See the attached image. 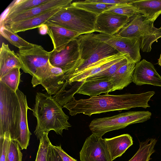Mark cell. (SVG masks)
Masks as SVG:
<instances>
[{
  "instance_id": "cell-16",
  "label": "cell",
  "mask_w": 161,
  "mask_h": 161,
  "mask_svg": "<svg viewBox=\"0 0 161 161\" xmlns=\"http://www.w3.org/2000/svg\"><path fill=\"white\" fill-rule=\"evenodd\" d=\"M16 92L19 103L21 113L19 129L14 140L18 143L21 150L26 149L29 145L31 135L28 127L27 111L32 109L28 106L26 95L19 89Z\"/></svg>"
},
{
  "instance_id": "cell-31",
  "label": "cell",
  "mask_w": 161,
  "mask_h": 161,
  "mask_svg": "<svg viewBox=\"0 0 161 161\" xmlns=\"http://www.w3.org/2000/svg\"><path fill=\"white\" fill-rule=\"evenodd\" d=\"M106 11L125 16L129 18L139 13L136 8L130 3L116 5Z\"/></svg>"
},
{
  "instance_id": "cell-6",
  "label": "cell",
  "mask_w": 161,
  "mask_h": 161,
  "mask_svg": "<svg viewBox=\"0 0 161 161\" xmlns=\"http://www.w3.org/2000/svg\"><path fill=\"white\" fill-rule=\"evenodd\" d=\"M154 22L138 13L130 17L129 22L114 35L137 38L139 40L142 51L148 53L151 50L153 44L161 37V27H155Z\"/></svg>"
},
{
  "instance_id": "cell-2",
  "label": "cell",
  "mask_w": 161,
  "mask_h": 161,
  "mask_svg": "<svg viewBox=\"0 0 161 161\" xmlns=\"http://www.w3.org/2000/svg\"><path fill=\"white\" fill-rule=\"evenodd\" d=\"M62 108L52 95L47 92L36 93L35 103L32 111L36 119L34 133L38 139L44 133H48L52 130L62 136L64 130H68L71 126L68 122L69 117L64 113Z\"/></svg>"
},
{
  "instance_id": "cell-13",
  "label": "cell",
  "mask_w": 161,
  "mask_h": 161,
  "mask_svg": "<svg viewBox=\"0 0 161 161\" xmlns=\"http://www.w3.org/2000/svg\"><path fill=\"white\" fill-rule=\"evenodd\" d=\"M129 20L130 18L126 16L105 11L97 15L95 25V31L114 35Z\"/></svg>"
},
{
  "instance_id": "cell-24",
  "label": "cell",
  "mask_w": 161,
  "mask_h": 161,
  "mask_svg": "<svg viewBox=\"0 0 161 161\" xmlns=\"http://www.w3.org/2000/svg\"><path fill=\"white\" fill-rule=\"evenodd\" d=\"M130 4L139 13L153 22L161 14V0H134Z\"/></svg>"
},
{
  "instance_id": "cell-9",
  "label": "cell",
  "mask_w": 161,
  "mask_h": 161,
  "mask_svg": "<svg viewBox=\"0 0 161 161\" xmlns=\"http://www.w3.org/2000/svg\"><path fill=\"white\" fill-rule=\"evenodd\" d=\"M94 37L125 55L130 61L136 64L140 61V42L136 38H127L99 33L94 34Z\"/></svg>"
},
{
  "instance_id": "cell-30",
  "label": "cell",
  "mask_w": 161,
  "mask_h": 161,
  "mask_svg": "<svg viewBox=\"0 0 161 161\" xmlns=\"http://www.w3.org/2000/svg\"><path fill=\"white\" fill-rule=\"evenodd\" d=\"M20 68H15L0 78V81L14 92L18 89L20 81Z\"/></svg>"
},
{
  "instance_id": "cell-36",
  "label": "cell",
  "mask_w": 161,
  "mask_h": 161,
  "mask_svg": "<svg viewBox=\"0 0 161 161\" xmlns=\"http://www.w3.org/2000/svg\"><path fill=\"white\" fill-rule=\"evenodd\" d=\"M93 3H103L108 4L118 5L128 4L132 2L134 0H88Z\"/></svg>"
},
{
  "instance_id": "cell-8",
  "label": "cell",
  "mask_w": 161,
  "mask_h": 161,
  "mask_svg": "<svg viewBox=\"0 0 161 161\" xmlns=\"http://www.w3.org/2000/svg\"><path fill=\"white\" fill-rule=\"evenodd\" d=\"M65 73L61 68L52 65L48 60L46 65L38 69L32 76L31 83L33 87L41 85L47 93L55 95L64 87Z\"/></svg>"
},
{
  "instance_id": "cell-27",
  "label": "cell",
  "mask_w": 161,
  "mask_h": 161,
  "mask_svg": "<svg viewBox=\"0 0 161 161\" xmlns=\"http://www.w3.org/2000/svg\"><path fill=\"white\" fill-rule=\"evenodd\" d=\"M71 4L76 7L97 15L116 5L91 2L88 0L84 1H76L72 2Z\"/></svg>"
},
{
  "instance_id": "cell-39",
  "label": "cell",
  "mask_w": 161,
  "mask_h": 161,
  "mask_svg": "<svg viewBox=\"0 0 161 161\" xmlns=\"http://www.w3.org/2000/svg\"><path fill=\"white\" fill-rule=\"evenodd\" d=\"M158 64L159 66H161V53L159 58L158 59Z\"/></svg>"
},
{
  "instance_id": "cell-1",
  "label": "cell",
  "mask_w": 161,
  "mask_h": 161,
  "mask_svg": "<svg viewBox=\"0 0 161 161\" xmlns=\"http://www.w3.org/2000/svg\"><path fill=\"white\" fill-rule=\"evenodd\" d=\"M155 93L154 91H150L139 94L100 95L79 100L73 97L63 108L68 109L72 116L82 113L90 116L114 111L121 112L136 107L146 108L150 107L148 102Z\"/></svg>"
},
{
  "instance_id": "cell-32",
  "label": "cell",
  "mask_w": 161,
  "mask_h": 161,
  "mask_svg": "<svg viewBox=\"0 0 161 161\" xmlns=\"http://www.w3.org/2000/svg\"><path fill=\"white\" fill-rule=\"evenodd\" d=\"M48 134L44 133L39 139V145L35 161H47L48 149L51 143Z\"/></svg>"
},
{
  "instance_id": "cell-3",
  "label": "cell",
  "mask_w": 161,
  "mask_h": 161,
  "mask_svg": "<svg viewBox=\"0 0 161 161\" xmlns=\"http://www.w3.org/2000/svg\"><path fill=\"white\" fill-rule=\"evenodd\" d=\"M76 39L79 58L75 67L65 73L64 78L77 75L98 61L119 53L107 44L96 38L93 33L80 35Z\"/></svg>"
},
{
  "instance_id": "cell-38",
  "label": "cell",
  "mask_w": 161,
  "mask_h": 161,
  "mask_svg": "<svg viewBox=\"0 0 161 161\" xmlns=\"http://www.w3.org/2000/svg\"><path fill=\"white\" fill-rule=\"evenodd\" d=\"M39 33L42 35H46L48 33V28L47 25L44 24L38 28Z\"/></svg>"
},
{
  "instance_id": "cell-29",
  "label": "cell",
  "mask_w": 161,
  "mask_h": 161,
  "mask_svg": "<svg viewBox=\"0 0 161 161\" xmlns=\"http://www.w3.org/2000/svg\"><path fill=\"white\" fill-rule=\"evenodd\" d=\"M129 61L125 57L113 64L107 68L92 76L87 78L85 80H109L110 78L117 69L122 65Z\"/></svg>"
},
{
  "instance_id": "cell-15",
  "label": "cell",
  "mask_w": 161,
  "mask_h": 161,
  "mask_svg": "<svg viewBox=\"0 0 161 161\" xmlns=\"http://www.w3.org/2000/svg\"><path fill=\"white\" fill-rule=\"evenodd\" d=\"M132 82L138 86L148 84L161 87V76L151 63L143 59L136 64Z\"/></svg>"
},
{
  "instance_id": "cell-7",
  "label": "cell",
  "mask_w": 161,
  "mask_h": 161,
  "mask_svg": "<svg viewBox=\"0 0 161 161\" xmlns=\"http://www.w3.org/2000/svg\"><path fill=\"white\" fill-rule=\"evenodd\" d=\"M148 111H129L114 116L93 119L89 127L92 134L102 137L109 131L125 128L134 124L142 123L150 119Z\"/></svg>"
},
{
  "instance_id": "cell-25",
  "label": "cell",
  "mask_w": 161,
  "mask_h": 161,
  "mask_svg": "<svg viewBox=\"0 0 161 161\" xmlns=\"http://www.w3.org/2000/svg\"><path fill=\"white\" fill-rule=\"evenodd\" d=\"M49 0H14L7 8L6 13L1 18V21L12 15L25 11L30 8L48 2Z\"/></svg>"
},
{
  "instance_id": "cell-33",
  "label": "cell",
  "mask_w": 161,
  "mask_h": 161,
  "mask_svg": "<svg viewBox=\"0 0 161 161\" xmlns=\"http://www.w3.org/2000/svg\"><path fill=\"white\" fill-rule=\"evenodd\" d=\"M22 156L19 144L11 139L6 161H22Z\"/></svg>"
},
{
  "instance_id": "cell-35",
  "label": "cell",
  "mask_w": 161,
  "mask_h": 161,
  "mask_svg": "<svg viewBox=\"0 0 161 161\" xmlns=\"http://www.w3.org/2000/svg\"><path fill=\"white\" fill-rule=\"evenodd\" d=\"M47 161H63L59 154L51 143L50 144L48 149Z\"/></svg>"
},
{
  "instance_id": "cell-20",
  "label": "cell",
  "mask_w": 161,
  "mask_h": 161,
  "mask_svg": "<svg viewBox=\"0 0 161 161\" xmlns=\"http://www.w3.org/2000/svg\"><path fill=\"white\" fill-rule=\"evenodd\" d=\"M113 86L108 80H98L80 82L75 93L96 96L102 93L108 94L112 92Z\"/></svg>"
},
{
  "instance_id": "cell-5",
  "label": "cell",
  "mask_w": 161,
  "mask_h": 161,
  "mask_svg": "<svg viewBox=\"0 0 161 161\" xmlns=\"http://www.w3.org/2000/svg\"><path fill=\"white\" fill-rule=\"evenodd\" d=\"M20 113L16 92L0 81V137L7 133L14 139L19 128Z\"/></svg>"
},
{
  "instance_id": "cell-17",
  "label": "cell",
  "mask_w": 161,
  "mask_h": 161,
  "mask_svg": "<svg viewBox=\"0 0 161 161\" xmlns=\"http://www.w3.org/2000/svg\"><path fill=\"white\" fill-rule=\"evenodd\" d=\"M125 57H126L125 55L119 53L116 55L103 58L92 64L81 72L65 78L67 86L75 82H83L87 78L107 68Z\"/></svg>"
},
{
  "instance_id": "cell-11",
  "label": "cell",
  "mask_w": 161,
  "mask_h": 161,
  "mask_svg": "<svg viewBox=\"0 0 161 161\" xmlns=\"http://www.w3.org/2000/svg\"><path fill=\"white\" fill-rule=\"evenodd\" d=\"M80 157V161H111L105 139L93 134L86 138Z\"/></svg>"
},
{
  "instance_id": "cell-12",
  "label": "cell",
  "mask_w": 161,
  "mask_h": 161,
  "mask_svg": "<svg viewBox=\"0 0 161 161\" xmlns=\"http://www.w3.org/2000/svg\"><path fill=\"white\" fill-rule=\"evenodd\" d=\"M79 58L78 45L76 38L60 51L53 49L51 51L49 60L52 65L61 68L66 73L75 67Z\"/></svg>"
},
{
  "instance_id": "cell-18",
  "label": "cell",
  "mask_w": 161,
  "mask_h": 161,
  "mask_svg": "<svg viewBox=\"0 0 161 161\" xmlns=\"http://www.w3.org/2000/svg\"><path fill=\"white\" fill-rule=\"evenodd\" d=\"M63 7L55 8L26 19L7 24L3 26L16 33L39 28L41 25L45 24L49 19Z\"/></svg>"
},
{
  "instance_id": "cell-26",
  "label": "cell",
  "mask_w": 161,
  "mask_h": 161,
  "mask_svg": "<svg viewBox=\"0 0 161 161\" xmlns=\"http://www.w3.org/2000/svg\"><path fill=\"white\" fill-rule=\"evenodd\" d=\"M157 141L155 138H150L140 142L138 150L128 161H149L155 152L154 147Z\"/></svg>"
},
{
  "instance_id": "cell-10",
  "label": "cell",
  "mask_w": 161,
  "mask_h": 161,
  "mask_svg": "<svg viewBox=\"0 0 161 161\" xmlns=\"http://www.w3.org/2000/svg\"><path fill=\"white\" fill-rule=\"evenodd\" d=\"M50 53L51 51L36 44L31 47L19 49L16 53L21 64V69L32 76L38 69L47 63Z\"/></svg>"
},
{
  "instance_id": "cell-14",
  "label": "cell",
  "mask_w": 161,
  "mask_h": 161,
  "mask_svg": "<svg viewBox=\"0 0 161 161\" xmlns=\"http://www.w3.org/2000/svg\"><path fill=\"white\" fill-rule=\"evenodd\" d=\"M72 1V0H49L47 2L25 11L4 19L1 21V26L26 19L55 8L67 6L70 4Z\"/></svg>"
},
{
  "instance_id": "cell-4",
  "label": "cell",
  "mask_w": 161,
  "mask_h": 161,
  "mask_svg": "<svg viewBox=\"0 0 161 161\" xmlns=\"http://www.w3.org/2000/svg\"><path fill=\"white\" fill-rule=\"evenodd\" d=\"M71 4L62 8L45 24L59 25L80 35L95 32V25L98 15Z\"/></svg>"
},
{
  "instance_id": "cell-23",
  "label": "cell",
  "mask_w": 161,
  "mask_h": 161,
  "mask_svg": "<svg viewBox=\"0 0 161 161\" xmlns=\"http://www.w3.org/2000/svg\"><path fill=\"white\" fill-rule=\"evenodd\" d=\"M105 140L111 161L121 156L133 144L132 137L127 134L110 138H105Z\"/></svg>"
},
{
  "instance_id": "cell-34",
  "label": "cell",
  "mask_w": 161,
  "mask_h": 161,
  "mask_svg": "<svg viewBox=\"0 0 161 161\" xmlns=\"http://www.w3.org/2000/svg\"><path fill=\"white\" fill-rule=\"evenodd\" d=\"M11 139L10 135L7 133L0 137V161H6Z\"/></svg>"
},
{
  "instance_id": "cell-19",
  "label": "cell",
  "mask_w": 161,
  "mask_h": 161,
  "mask_svg": "<svg viewBox=\"0 0 161 161\" xmlns=\"http://www.w3.org/2000/svg\"><path fill=\"white\" fill-rule=\"evenodd\" d=\"M47 34L51 39L53 49L60 51L80 35L64 27L56 25L47 24Z\"/></svg>"
},
{
  "instance_id": "cell-37",
  "label": "cell",
  "mask_w": 161,
  "mask_h": 161,
  "mask_svg": "<svg viewBox=\"0 0 161 161\" xmlns=\"http://www.w3.org/2000/svg\"><path fill=\"white\" fill-rule=\"evenodd\" d=\"M61 157L63 161H77L67 153L62 148L61 145L53 146Z\"/></svg>"
},
{
  "instance_id": "cell-28",
  "label": "cell",
  "mask_w": 161,
  "mask_h": 161,
  "mask_svg": "<svg viewBox=\"0 0 161 161\" xmlns=\"http://www.w3.org/2000/svg\"><path fill=\"white\" fill-rule=\"evenodd\" d=\"M0 34L11 44L19 49L31 47L34 45L26 41L19 36L17 33L4 26H1Z\"/></svg>"
},
{
  "instance_id": "cell-22",
  "label": "cell",
  "mask_w": 161,
  "mask_h": 161,
  "mask_svg": "<svg viewBox=\"0 0 161 161\" xmlns=\"http://www.w3.org/2000/svg\"><path fill=\"white\" fill-rule=\"evenodd\" d=\"M21 62L16 53L11 50L7 44L3 42L0 52V78L12 69H21Z\"/></svg>"
},
{
  "instance_id": "cell-21",
  "label": "cell",
  "mask_w": 161,
  "mask_h": 161,
  "mask_svg": "<svg viewBox=\"0 0 161 161\" xmlns=\"http://www.w3.org/2000/svg\"><path fill=\"white\" fill-rule=\"evenodd\" d=\"M136 64L134 62L128 61L113 74L109 80L113 86L112 92L122 90L132 82Z\"/></svg>"
}]
</instances>
